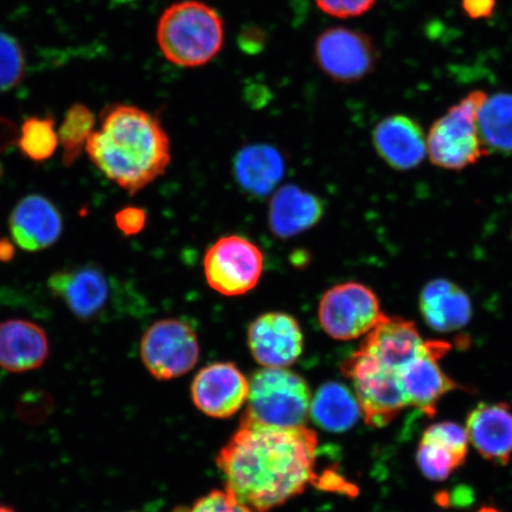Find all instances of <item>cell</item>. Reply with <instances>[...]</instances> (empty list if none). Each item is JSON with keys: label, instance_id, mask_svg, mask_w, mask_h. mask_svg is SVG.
<instances>
[{"label": "cell", "instance_id": "6da1fadb", "mask_svg": "<svg viewBox=\"0 0 512 512\" xmlns=\"http://www.w3.org/2000/svg\"><path fill=\"white\" fill-rule=\"evenodd\" d=\"M318 438L305 426L279 428L241 418L217 456L226 489L254 512H270L316 477Z\"/></svg>", "mask_w": 512, "mask_h": 512}, {"label": "cell", "instance_id": "7a4b0ae2", "mask_svg": "<svg viewBox=\"0 0 512 512\" xmlns=\"http://www.w3.org/2000/svg\"><path fill=\"white\" fill-rule=\"evenodd\" d=\"M86 151L102 174L131 195L163 176L171 163L168 132L155 115L130 105L102 112Z\"/></svg>", "mask_w": 512, "mask_h": 512}, {"label": "cell", "instance_id": "3957f363", "mask_svg": "<svg viewBox=\"0 0 512 512\" xmlns=\"http://www.w3.org/2000/svg\"><path fill=\"white\" fill-rule=\"evenodd\" d=\"M157 43L177 67L206 66L221 53L226 38L223 18L207 3L183 0L169 6L157 24Z\"/></svg>", "mask_w": 512, "mask_h": 512}, {"label": "cell", "instance_id": "277c9868", "mask_svg": "<svg viewBox=\"0 0 512 512\" xmlns=\"http://www.w3.org/2000/svg\"><path fill=\"white\" fill-rule=\"evenodd\" d=\"M311 401L309 384L302 376L286 368H264L249 380L242 418L270 427H302L309 418Z\"/></svg>", "mask_w": 512, "mask_h": 512}, {"label": "cell", "instance_id": "5b68a950", "mask_svg": "<svg viewBox=\"0 0 512 512\" xmlns=\"http://www.w3.org/2000/svg\"><path fill=\"white\" fill-rule=\"evenodd\" d=\"M488 94L471 92L432 125L427 136V155L440 169L460 171L489 156L480 139L477 114Z\"/></svg>", "mask_w": 512, "mask_h": 512}, {"label": "cell", "instance_id": "8992f818", "mask_svg": "<svg viewBox=\"0 0 512 512\" xmlns=\"http://www.w3.org/2000/svg\"><path fill=\"white\" fill-rule=\"evenodd\" d=\"M383 317L377 294L355 281L331 287L318 307L320 326L336 341H354L368 335Z\"/></svg>", "mask_w": 512, "mask_h": 512}, {"label": "cell", "instance_id": "52a82bcc", "mask_svg": "<svg viewBox=\"0 0 512 512\" xmlns=\"http://www.w3.org/2000/svg\"><path fill=\"white\" fill-rule=\"evenodd\" d=\"M204 275L214 291L227 297L251 292L264 272V254L239 235L224 236L204 255Z\"/></svg>", "mask_w": 512, "mask_h": 512}, {"label": "cell", "instance_id": "ba28073f", "mask_svg": "<svg viewBox=\"0 0 512 512\" xmlns=\"http://www.w3.org/2000/svg\"><path fill=\"white\" fill-rule=\"evenodd\" d=\"M200 354L195 330L181 319L158 320L146 330L140 343L145 368L160 381L189 373Z\"/></svg>", "mask_w": 512, "mask_h": 512}, {"label": "cell", "instance_id": "9c48e42d", "mask_svg": "<svg viewBox=\"0 0 512 512\" xmlns=\"http://www.w3.org/2000/svg\"><path fill=\"white\" fill-rule=\"evenodd\" d=\"M379 60V50L364 32L343 27L322 32L315 43V61L330 79L342 83L360 81Z\"/></svg>", "mask_w": 512, "mask_h": 512}, {"label": "cell", "instance_id": "30bf717a", "mask_svg": "<svg viewBox=\"0 0 512 512\" xmlns=\"http://www.w3.org/2000/svg\"><path fill=\"white\" fill-rule=\"evenodd\" d=\"M48 286L70 312L85 322L105 317L114 304V280L99 266L63 268L51 275Z\"/></svg>", "mask_w": 512, "mask_h": 512}, {"label": "cell", "instance_id": "8fae6325", "mask_svg": "<svg viewBox=\"0 0 512 512\" xmlns=\"http://www.w3.org/2000/svg\"><path fill=\"white\" fill-rule=\"evenodd\" d=\"M428 341L412 320L384 317L352 354L373 366L400 376V371L424 354Z\"/></svg>", "mask_w": 512, "mask_h": 512}, {"label": "cell", "instance_id": "7c38bea8", "mask_svg": "<svg viewBox=\"0 0 512 512\" xmlns=\"http://www.w3.org/2000/svg\"><path fill=\"white\" fill-rule=\"evenodd\" d=\"M451 349L450 343L428 341L424 354L416 357L400 371V381L408 407L419 409L432 418L437 414L439 402L447 394L462 389L440 367V360H443Z\"/></svg>", "mask_w": 512, "mask_h": 512}, {"label": "cell", "instance_id": "4fadbf2b", "mask_svg": "<svg viewBox=\"0 0 512 512\" xmlns=\"http://www.w3.org/2000/svg\"><path fill=\"white\" fill-rule=\"evenodd\" d=\"M248 347L262 367L288 368L303 354V330L287 313H265L249 325Z\"/></svg>", "mask_w": 512, "mask_h": 512}, {"label": "cell", "instance_id": "5bb4252c", "mask_svg": "<svg viewBox=\"0 0 512 512\" xmlns=\"http://www.w3.org/2000/svg\"><path fill=\"white\" fill-rule=\"evenodd\" d=\"M249 380L234 363L220 362L200 370L191 384L196 407L216 419H227L245 405Z\"/></svg>", "mask_w": 512, "mask_h": 512}, {"label": "cell", "instance_id": "9a60e30c", "mask_svg": "<svg viewBox=\"0 0 512 512\" xmlns=\"http://www.w3.org/2000/svg\"><path fill=\"white\" fill-rule=\"evenodd\" d=\"M373 144L377 155L396 171L418 168L427 156L424 128L403 114L381 120L374 128Z\"/></svg>", "mask_w": 512, "mask_h": 512}, {"label": "cell", "instance_id": "2e32d148", "mask_svg": "<svg viewBox=\"0 0 512 512\" xmlns=\"http://www.w3.org/2000/svg\"><path fill=\"white\" fill-rule=\"evenodd\" d=\"M469 444L466 428L454 422H438L428 427L416 454L422 475L434 482L446 480L464 465Z\"/></svg>", "mask_w": 512, "mask_h": 512}, {"label": "cell", "instance_id": "e0dca14e", "mask_svg": "<svg viewBox=\"0 0 512 512\" xmlns=\"http://www.w3.org/2000/svg\"><path fill=\"white\" fill-rule=\"evenodd\" d=\"M470 443L484 459L508 465L512 456V406L507 402L480 403L467 416Z\"/></svg>", "mask_w": 512, "mask_h": 512}, {"label": "cell", "instance_id": "ac0fdd59", "mask_svg": "<svg viewBox=\"0 0 512 512\" xmlns=\"http://www.w3.org/2000/svg\"><path fill=\"white\" fill-rule=\"evenodd\" d=\"M62 228L59 210L40 195L23 198L10 217L12 238L24 251L37 252L53 246Z\"/></svg>", "mask_w": 512, "mask_h": 512}, {"label": "cell", "instance_id": "d6986e66", "mask_svg": "<svg viewBox=\"0 0 512 512\" xmlns=\"http://www.w3.org/2000/svg\"><path fill=\"white\" fill-rule=\"evenodd\" d=\"M419 309L426 324L441 334L464 329L473 313L469 294L448 279H434L422 288Z\"/></svg>", "mask_w": 512, "mask_h": 512}, {"label": "cell", "instance_id": "ffe728a7", "mask_svg": "<svg viewBox=\"0 0 512 512\" xmlns=\"http://www.w3.org/2000/svg\"><path fill=\"white\" fill-rule=\"evenodd\" d=\"M49 355L46 331L24 319L0 323V368L27 373L43 366Z\"/></svg>", "mask_w": 512, "mask_h": 512}, {"label": "cell", "instance_id": "44dd1931", "mask_svg": "<svg viewBox=\"0 0 512 512\" xmlns=\"http://www.w3.org/2000/svg\"><path fill=\"white\" fill-rule=\"evenodd\" d=\"M323 203L296 185H286L273 196L270 206L272 232L281 239L293 238L315 227L323 216Z\"/></svg>", "mask_w": 512, "mask_h": 512}, {"label": "cell", "instance_id": "7402d4cb", "mask_svg": "<svg viewBox=\"0 0 512 512\" xmlns=\"http://www.w3.org/2000/svg\"><path fill=\"white\" fill-rule=\"evenodd\" d=\"M236 179L243 189L255 196H266L277 187L285 174L280 152L267 144L243 147L234 163Z\"/></svg>", "mask_w": 512, "mask_h": 512}, {"label": "cell", "instance_id": "603a6c76", "mask_svg": "<svg viewBox=\"0 0 512 512\" xmlns=\"http://www.w3.org/2000/svg\"><path fill=\"white\" fill-rule=\"evenodd\" d=\"M310 414L318 426L334 433L350 430L363 418L355 393L338 382L325 383L317 390Z\"/></svg>", "mask_w": 512, "mask_h": 512}, {"label": "cell", "instance_id": "cb8c5ba5", "mask_svg": "<svg viewBox=\"0 0 512 512\" xmlns=\"http://www.w3.org/2000/svg\"><path fill=\"white\" fill-rule=\"evenodd\" d=\"M480 139L486 151L498 155L512 153V94L498 93L486 98L477 114Z\"/></svg>", "mask_w": 512, "mask_h": 512}, {"label": "cell", "instance_id": "d4e9b609", "mask_svg": "<svg viewBox=\"0 0 512 512\" xmlns=\"http://www.w3.org/2000/svg\"><path fill=\"white\" fill-rule=\"evenodd\" d=\"M94 130L95 117L87 106L78 104L69 108L57 132L63 149L64 165H72L81 156Z\"/></svg>", "mask_w": 512, "mask_h": 512}, {"label": "cell", "instance_id": "484cf974", "mask_svg": "<svg viewBox=\"0 0 512 512\" xmlns=\"http://www.w3.org/2000/svg\"><path fill=\"white\" fill-rule=\"evenodd\" d=\"M19 149L32 162H44L54 156L59 146V133L50 118H30L22 126Z\"/></svg>", "mask_w": 512, "mask_h": 512}, {"label": "cell", "instance_id": "4316f807", "mask_svg": "<svg viewBox=\"0 0 512 512\" xmlns=\"http://www.w3.org/2000/svg\"><path fill=\"white\" fill-rule=\"evenodd\" d=\"M25 61L15 38L0 32V92L9 91L22 80Z\"/></svg>", "mask_w": 512, "mask_h": 512}, {"label": "cell", "instance_id": "83f0119b", "mask_svg": "<svg viewBox=\"0 0 512 512\" xmlns=\"http://www.w3.org/2000/svg\"><path fill=\"white\" fill-rule=\"evenodd\" d=\"M174 512H254L241 503L226 489L209 492L192 505L191 508H178Z\"/></svg>", "mask_w": 512, "mask_h": 512}, {"label": "cell", "instance_id": "f1b7e54d", "mask_svg": "<svg viewBox=\"0 0 512 512\" xmlns=\"http://www.w3.org/2000/svg\"><path fill=\"white\" fill-rule=\"evenodd\" d=\"M324 14L336 18L360 17L376 3V0H315Z\"/></svg>", "mask_w": 512, "mask_h": 512}, {"label": "cell", "instance_id": "f546056e", "mask_svg": "<svg viewBox=\"0 0 512 512\" xmlns=\"http://www.w3.org/2000/svg\"><path fill=\"white\" fill-rule=\"evenodd\" d=\"M146 213L142 208L127 207L115 215V223L121 233L127 236L136 235L145 227Z\"/></svg>", "mask_w": 512, "mask_h": 512}, {"label": "cell", "instance_id": "4dcf8cb0", "mask_svg": "<svg viewBox=\"0 0 512 512\" xmlns=\"http://www.w3.org/2000/svg\"><path fill=\"white\" fill-rule=\"evenodd\" d=\"M462 8L471 19H488L494 15L496 0H462Z\"/></svg>", "mask_w": 512, "mask_h": 512}, {"label": "cell", "instance_id": "1f68e13d", "mask_svg": "<svg viewBox=\"0 0 512 512\" xmlns=\"http://www.w3.org/2000/svg\"><path fill=\"white\" fill-rule=\"evenodd\" d=\"M14 255L15 248L12 247L10 241L0 240V261H10Z\"/></svg>", "mask_w": 512, "mask_h": 512}, {"label": "cell", "instance_id": "d6a6232c", "mask_svg": "<svg viewBox=\"0 0 512 512\" xmlns=\"http://www.w3.org/2000/svg\"><path fill=\"white\" fill-rule=\"evenodd\" d=\"M477 512H501V511L497 510L496 508H492V507H484L482 509H479Z\"/></svg>", "mask_w": 512, "mask_h": 512}, {"label": "cell", "instance_id": "836d02e7", "mask_svg": "<svg viewBox=\"0 0 512 512\" xmlns=\"http://www.w3.org/2000/svg\"><path fill=\"white\" fill-rule=\"evenodd\" d=\"M0 512H16V511L10 507H6V505L0 504Z\"/></svg>", "mask_w": 512, "mask_h": 512}, {"label": "cell", "instance_id": "e575fe53", "mask_svg": "<svg viewBox=\"0 0 512 512\" xmlns=\"http://www.w3.org/2000/svg\"><path fill=\"white\" fill-rule=\"evenodd\" d=\"M0 176H2V166H0Z\"/></svg>", "mask_w": 512, "mask_h": 512}]
</instances>
